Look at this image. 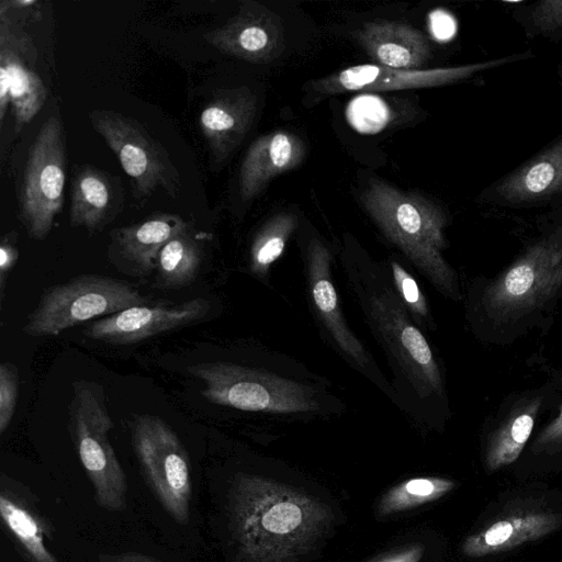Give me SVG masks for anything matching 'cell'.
<instances>
[{"instance_id":"22","label":"cell","mask_w":562,"mask_h":562,"mask_svg":"<svg viewBox=\"0 0 562 562\" xmlns=\"http://www.w3.org/2000/svg\"><path fill=\"white\" fill-rule=\"evenodd\" d=\"M0 515L27 562H59L45 543V537L53 538L52 526L27 501L3 485Z\"/></svg>"},{"instance_id":"4","label":"cell","mask_w":562,"mask_h":562,"mask_svg":"<svg viewBox=\"0 0 562 562\" xmlns=\"http://www.w3.org/2000/svg\"><path fill=\"white\" fill-rule=\"evenodd\" d=\"M67 427L93 485L95 502L108 510H123L126 507V475L109 441L113 420L99 383L82 379L72 383Z\"/></svg>"},{"instance_id":"31","label":"cell","mask_w":562,"mask_h":562,"mask_svg":"<svg viewBox=\"0 0 562 562\" xmlns=\"http://www.w3.org/2000/svg\"><path fill=\"white\" fill-rule=\"evenodd\" d=\"M535 25L543 32L562 26V0H544L536 3L532 10Z\"/></svg>"},{"instance_id":"19","label":"cell","mask_w":562,"mask_h":562,"mask_svg":"<svg viewBox=\"0 0 562 562\" xmlns=\"http://www.w3.org/2000/svg\"><path fill=\"white\" fill-rule=\"evenodd\" d=\"M1 21L0 79L7 81L14 119V132L30 123L46 100V88L40 76L22 57L25 44Z\"/></svg>"},{"instance_id":"15","label":"cell","mask_w":562,"mask_h":562,"mask_svg":"<svg viewBox=\"0 0 562 562\" xmlns=\"http://www.w3.org/2000/svg\"><path fill=\"white\" fill-rule=\"evenodd\" d=\"M256 109V95L243 87L217 91L201 111L199 125L217 162L225 160L241 143Z\"/></svg>"},{"instance_id":"21","label":"cell","mask_w":562,"mask_h":562,"mask_svg":"<svg viewBox=\"0 0 562 562\" xmlns=\"http://www.w3.org/2000/svg\"><path fill=\"white\" fill-rule=\"evenodd\" d=\"M562 190V138L513 171L497 187L513 203L531 202Z\"/></svg>"},{"instance_id":"12","label":"cell","mask_w":562,"mask_h":562,"mask_svg":"<svg viewBox=\"0 0 562 562\" xmlns=\"http://www.w3.org/2000/svg\"><path fill=\"white\" fill-rule=\"evenodd\" d=\"M210 310L211 303L204 297L183 302L162 300L95 319L85 327V334L108 344L130 345L199 323Z\"/></svg>"},{"instance_id":"25","label":"cell","mask_w":562,"mask_h":562,"mask_svg":"<svg viewBox=\"0 0 562 562\" xmlns=\"http://www.w3.org/2000/svg\"><path fill=\"white\" fill-rule=\"evenodd\" d=\"M203 260V249L189 228L167 241L157 257L155 286L177 290L192 283Z\"/></svg>"},{"instance_id":"33","label":"cell","mask_w":562,"mask_h":562,"mask_svg":"<svg viewBox=\"0 0 562 562\" xmlns=\"http://www.w3.org/2000/svg\"><path fill=\"white\" fill-rule=\"evenodd\" d=\"M431 31L439 40L450 38L456 31V23L452 16L443 11H436L431 15Z\"/></svg>"},{"instance_id":"34","label":"cell","mask_w":562,"mask_h":562,"mask_svg":"<svg viewBox=\"0 0 562 562\" xmlns=\"http://www.w3.org/2000/svg\"><path fill=\"white\" fill-rule=\"evenodd\" d=\"M99 562H162L153 557L138 553H123L117 555L101 554Z\"/></svg>"},{"instance_id":"16","label":"cell","mask_w":562,"mask_h":562,"mask_svg":"<svg viewBox=\"0 0 562 562\" xmlns=\"http://www.w3.org/2000/svg\"><path fill=\"white\" fill-rule=\"evenodd\" d=\"M187 222L176 214L159 213L142 223L112 232V248L119 267L126 273L145 277L156 270L157 257L164 245L188 229Z\"/></svg>"},{"instance_id":"26","label":"cell","mask_w":562,"mask_h":562,"mask_svg":"<svg viewBox=\"0 0 562 562\" xmlns=\"http://www.w3.org/2000/svg\"><path fill=\"white\" fill-rule=\"evenodd\" d=\"M296 226L297 217L293 213L282 212L261 227L250 248V269L254 273H267L269 267L282 255Z\"/></svg>"},{"instance_id":"20","label":"cell","mask_w":562,"mask_h":562,"mask_svg":"<svg viewBox=\"0 0 562 562\" xmlns=\"http://www.w3.org/2000/svg\"><path fill=\"white\" fill-rule=\"evenodd\" d=\"M358 38L372 59L391 68L415 70L430 56L425 35L405 23L368 22L360 30Z\"/></svg>"},{"instance_id":"2","label":"cell","mask_w":562,"mask_h":562,"mask_svg":"<svg viewBox=\"0 0 562 562\" xmlns=\"http://www.w3.org/2000/svg\"><path fill=\"white\" fill-rule=\"evenodd\" d=\"M361 202L384 235L442 292L453 294L456 277L442 256L447 218L428 199L371 178Z\"/></svg>"},{"instance_id":"1","label":"cell","mask_w":562,"mask_h":562,"mask_svg":"<svg viewBox=\"0 0 562 562\" xmlns=\"http://www.w3.org/2000/svg\"><path fill=\"white\" fill-rule=\"evenodd\" d=\"M229 521L238 562H296L328 529L331 513L305 492L243 474L231 490Z\"/></svg>"},{"instance_id":"6","label":"cell","mask_w":562,"mask_h":562,"mask_svg":"<svg viewBox=\"0 0 562 562\" xmlns=\"http://www.w3.org/2000/svg\"><path fill=\"white\" fill-rule=\"evenodd\" d=\"M188 372L204 383L201 394L212 404L277 414L318 409L310 387L261 369L213 361L190 366Z\"/></svg>"},{"instance_id":"32","label":"cell","mask_w":562,"mask_h":562,"mask_svg":"<svg viewBox=\"0 0 562 562\" xmlns=\"http://www.w3.org/2000/svg\"><path fill=\"white\" fill-rule=\"evenodd\" d=\"M19 258V249L14 246L10 238L3 237L0 245V288L1 296H3V290L5 281L14 268Z\"/></svg>"},{"instance_id":"11","label":"cell","mask_w":562,"mask_h":562,"mask_svg":"<svg viewBox=\"0 0 562 562\" xmlns=\"http://www.w3.org/2000/svg\"><path fill=\"white\" fill-rule=\"evenodd\" d=\"M369 306L382 338L418 394H441L442 380L434 353L397 297L384 289L370 297Z\"/></svg>"},{"instance_id":"35","label":"cell","mask_w":562,"mask_h":562,"mask_svg":"<svg viewBox=\"0 0 562 562\" xmlns=\"http://www.w3.org/2000/svg\"><path fill=\"white\" fill-rule=\"evenodd\" d=\"M424 549L420 546H413L392 557L384 559L381 562H419Z\"/></svg>"},{"instance_id":"23","label":"cell","mask_w":562,"mask_h":562,"mask_svg":"<svg viewBox=\"0 0 562 562\" xmlns=\"http://www.w3.org/2000/svg\"><path fill=\"white\" fill-rule=\"evenodd\" d=\"M113 207L114 191L110 178L91 166L80 168L72 180L70 224L95 231L105 224Z\"/></svg>"},{"instance_id":"30","label":"cell","mask_w":562,"mask_h":562,"mask_svg":"<svg viewBox=\"0 0 562 562\" xmlns=\"http://www.w3.org/2000/svg\"><path fill=\"white\" fill-rule=\"evenodd\" d=\"M537 454L554 456L562 453V405L558 415L541 430L532 445Z\"/></svg>"},{"instance_id":"14","label":"cell","mask_w":562,"mask_h":562,"mask_svg":"<svg viewBox=\"0 0 562 562\" xmlns=\"http://www.w3.org/2000/svg\"><path fill=\"white\" fill-rule=\"evenodd\" d=\"M204 38L222 53L250 63L272 61L284 49L279 16L255 1H244L234 16Z\"/></svg>"},{"instance_id":"9","label":"cell","mask_w":562,"mask_h":562,"mask_svg":"<svg viewBox=\"0 0 562 562\" xmlns=\"http://www.w3.org/2000/svg\"><path fill=\"white\" fill-rule=\"evenodd\" d=\"M89 119L140 194L148 195L161 187L172 198L178 195L180 178L176 167L167 150L139 122L110 110H93Z\"/></svg>"},{"instance_id":"10","label":"cell","mask_w":562,"mask_h":562,"mask_svg":"<svg viewBox=\"0 0 562 562\" xmlns=\"http://www.w3.org/2000/svg\"><path fill=\"white\" fill-rule=\"evenodd\" d=\"M562 285V238L530 247L485 291L492 315L518 316L544 303Z\"/></svg>"},{"instance_id":"5","label":"cell","mask_w":562,"mask_h":562,"mask_svg":"<svg viewBox=\"0 0 562 562\" xmlns=\"http://www.w3.org/2000/svg\"><path fill=\"white\" fill-rule=\"evenodd\" d=\"M133 283L109 276L87 273L46 288L22 327L31 337L56 336L64 330L146 304Z\"/></svg>"},{"instance_id":"17","label":"cell","mask_w":562,"mask_h":562,"mask_svg":"<svg viewBox=\"0 0 562 562\" xmlns=\"http://www.w3.org/2000/svg\"><path fill=\"white\" fill-rule=\"evenodd\" d=\"M302 139L289 131H274L257 138L248 148L239 171L244 201L255 198L276 176L296 168L304 159Z\"/></svg>"},{"instance_id":"13","label":"cell","mask_w":562,"mask_h":562,"mask_svg":"<svg viewBox=\"0 0 562 562\" xmlns=\"http://www.w3.org/2000/svg\"><path fill=\"white\" fill-rule=\"evenodd\" d=\"M512 60V57L458 67L408 70L379 64H364L345 68L312 83L314 91L333 94L347 91H392L431 88L453 83L481 70Z\"/></svg>"},{"instance_id":"28","label":"cell","mask_w":562,"mask_h":562,"mask_svg":"<svg viewBox=\"0 0 562 562\" xmlns=\"http://www.w3.org/2000/svg\"><path fill=\"white\" fill-rule=\"evenodd\" d=\"M19 374L10 362L0 364V434L9 428L19 397Z\"/></svg>"},{"instance_id":"18","label":"cell","mask_w":562,"mask_h":562,"mask_svg":"<svg viewBox=\"0 0 562 562\" xmlns=\"http://www.w3.org/2000/svg\"><path fill=\"white\" fill-rule=\"evenodd\" d=\"M330 254L318 239L307 249L308 281L314 305L339 348L360 366L369 362L362 344L348 328L330 279Z\"/></svg>"},{"instance_id":"27","label":"cell","mask_w":562,"mask_h":562,"mask_svg":"<svg viewBox=\"0 0 562 562\" xmlns=\"http://www.w3.org/2000/svg\"><path fill=\"white\" fill-rule=\"evenodd\" d=\"M454 487L456 482L442 477H420L406 481L383 497L380 513L389 515L436 501Z\"/></svg>"},{"instance_id":"7","label":"cell","mask_w":562,"mask_h":562,"mask_svg":"<svg viewBox=\"0 0 562 562\" xmlns=\"http://www.w3.org/2000/svg\"><path fill=\"white\" fill-rule=\"evenodd\" d=\"M130 431L150 488L176 521L187 524L192 482L189 456L178 434L160 416L150 414H134Z\"/></svg>"},{"instance_id":"24","label":"cell","mask_w":562,"mask_h":562,"mask_svg":"<svg viewBox=\"0 0 562 562\" xmlns=\"http://www.w3.org/2000/svg\"><path fill=\"white\" fill-rule=\"evenodd\" d=\"M539 406V398L526 402L490 435L483 454L487 473L510 465L519 458L532 432Z\"/></svg>"},{"instance_id":"29","label":"cell","mask_w":562,"mask_h":562,"mask_svg":"<svg viewBox=\"0 0 562 562\" xmlns=\"http://www.w3.org/2000/svg\"><path fill=\"white\" fill-rule=\"evenodd\" d=\"M393 279L396 289L407 307L418 317L428 316L426 299L415 279L397 262H392Z\"/></svg>"},{"instance_id":"8","label":"cell","mask_w":562,"mask_h":562,"mask_svg":"<svg viewBox=\"0 0 562 562\" xmlns=\"http://www.w3.org/2000/svg\"><path fill=\"white\" fill-rule=\"evenodd\" d=\"M65 168L64 126L50 115L30 147L20 191V217L33 239L47 237L63 209Z\"/></svg>"},{"instance_id":"3","label":"cell","mask_w":562,"mask_h":562,"mask_svg":"<svg viewBox=\"0 0 562 562\" xmlns=\"http://www.w3.org/2000/svg\"><path fill=\"white\" fill-rule=\"evenodd\" d=\"M562 530V492L529 484L491 502L462 542L471 559L497 557Z\"/></svg>"}]
</instances>
